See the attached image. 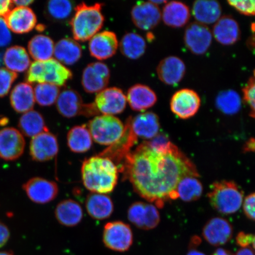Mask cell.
<instances>
[{"label": "cell", "instance_id": "obj_15", "mask_svg": "<svg viewBox=\"0 0 255 255\" xmlns=\"http://www.w3.org/2000/svg\"><path fill=\"white\" fill-rule=\"evenodd\" d=\"M212 38L209 28L197 22L188 25L185 31V44L191 52L197 55H203L208 50Z\"/></svg>", "mask_w": 255, "mask_h": 255}, {"label": "cell", "instance_id": "obj_29", "mask_svg": "<svg viewBox=\"0 0 255 255\" xmlns=\"http://www.w3.org/2000/svg\"><path fill=\"white\" fill-rule=\"evenodd\" d=\"M55 216L60 224L67 227H73L81 222L84 212L78 202L68 199L62 201L57 205Z\"/></svg>", "mask_w": 255, "mask_h": 255}, {"label": "cell", "instance_id": "obj_8", "mask_svg": "<svg viewBox=\"0 0 255 255\" xmlns=\"http://www.w3.org/2000/svg\"><path fill=\"white\" fill-rule=\"evenodd\" d=\"M123 134L118 141L99 154V156L111 159L116 165L119 170L123 166L125 159L131 151L130 149L138 141V138L130 128L129 121L127 119Z\"/></svg>", "mask_w": 255, "mask_h": 255}, {"label": "cell", "instance_id": "obj_18", "mask_svg": "<svg viewBox=\"0 0 255 255\" xmlns=\"http://www.w3.org/2000/svg\"><path fill=\"white\" fill-rule=\"evenodd\" d=\"M119 46L116 33L113 31H104L91 38L89 43V50L94 58L103 60L115 55Z\"/></svg>", "mask_w": 255, "mask_h": 255}, {"label": "cell", "instance_id": "obj_11", "mask_svg": "<svg viewBox=\"0 0 255 255\" xmlns=\"http://www.w3.org/2000/svg\"><path fill=\"white\" fill-rule=\"evenodd\" d=\"M127 102L126 96L121 89L112 87L99 92L94 104L99 113L114 116L125 110Z\"/></svg>", "mask_w": 255, "mask_h": 255}, {"label": "cell", "instance_id": "obj_40", "mask_svg": "<svg viewBox=\"0 0 255 255\" xmlns=\"http://www.w3.org/2000/svg\"><path fill=\"white\" fill-rule=\"evenodd\" d=\"M35 101L42 107L51 106L56 103L60 94L59 87L46 84H37L34 89Z\"/></svg>", "mask_w": 255, "mask_h": 255}, {"label": "cell", "instance_id": "obj_10", "mask_svg": "<svg viewBox=\"0 0 255 255\" xmlns=\"http://www.w3.org/2000/svg\"><path fill=\"white\" fill-rule=\"evenodd\" d=\"M25 146V139L20 130L12 127L0 130V158L14 161L23 154Z\"/></svg>", "mask_w": 255, "mask_h": 255}, {"label": "cell", "instance_id": "obj_19", "mask_svg": "<svg viewBox=\"0 0 255 255\" xmlns=\"http://www.w3.org/2000/svg\"><path fill=\"white\" fill-rule=\"evenodd\" d=\"M9 30L16 34H25L33 30L37 24L34 11L28 7H17L4 17Z\"/></svg>", "mask_w": 255, "mask_h": 255}, {"label": "cell", "instance_id": "obj_31", "mask_svg": "<svg viewBox=\"0 0 255 255\" xmlns=\"http://www.w3.org/2000/svg\"><path fill=\"white\" fill-rule=\"evenodd\" d=\"M192 12L197 23L206 25L216 23L221 18L222 8L216 1L200 0L194 2Z\"/></svg>", "mask_w": 255, "mask_h": 255}, {"label": "cell", "instance_id": "obj_5", "mask_svg": "<svg viewBox=\"0 0 255 255\" xmlns=\"http://www.w3.org/2000/svg\"><path fill=\"white\" fill-rule=\"evenodd\" d=\"M208 197L210 204L217 211L223 215H230L241 208L244 193L233 181H216L210 187Z\"/></svg>", "mask_w": 255, "mask_h": 255}, {"label": "cell", "instance_id": "obj_22", "mask_svg": "<svg viewBox=\"0 0 255 255\" xmlns=\"http://www.w3.org/2000/svg\"><path fill=\"white\" fill-rule=\"evenodd\" d=\"M159 80L167 85H175L183 79L186 66L183 60L176 56H169L162 60L157 66Z\"/></svg>", "mask_w": 255, "mask_h": 255}, {"label": "cell", "instance_id": "obj_16", "mask_svg": "<svg viewBox=\"0 0 255 255\" xmlns=\"http://www.w3.org/2000/svg\"><path fill=\"white\" fill-rule=\"evenodd\" d=\"M59 151L56 136L49 131L33 137L30 144V154L34 161H50L56 157Z\"/></svg>", "mask_w": 255, "mask_h": 255}, {"label": "cell", "instance_id": "obj_12", "mask_svg": "<svg viewBox=\"0 0 255 255\" xmlns=\"http://www.w3.org/2000/svg\"><path fill=\"white\" fill-rule=\"evenodd\" d=\"M201 105L200 98L195 91L183 89L175 92L171 98L170 108L181 119H189L195 116Z\"/></svg>", "mask_w": 255, "mask_h": 255}, {"label": "cell", "instance_id": "obj_6", "mask_svg": "<svg viewBox=\"0 0 255 255\" xmlns=\"http://www.w3.org/2000/svg\"><path fill=\"white\" fill-rule=\"evenodd\" d=\"M88 128L96 142L110 146L123 135L125 126L116 117L103 115L89 121Z\"/></svg>", "mask_w": 255, "mask_h": 255}, {"label": "cell", "instance_id": "obj_27", "mask_svg": "<svg viewBox=\"0 0 255 255\" xmlns=\"http://www.w3.org/2000/svg\"><path fill=\"white\" fill-rule=\"evenodd\" d=\"M190 18V9L179 1L167 2L161 12L164 23L171 27L180 28L186 25Z\"/></svg>", "mask_w": 255, "mask_h": 255}, {"label": "cell", "instance_id": "obj_3", "mask_svg": "<svg viewBox=\"0 0 255 255\" xmlns=\"http://www.w3.org/2000/svg\"><path fill=\"white\" fill-rule=\"evenodd\" d=\"M103 4L88 5L83 2L75 8L71 21L73 37L76 41L90 40L103 27L105 17L102 12Z\"/></svg>", "mask_w": 255, "mask_h": 255}, {"label": "cell", "instance_id": "obj_13", "mask_svg": "<svg viewBox=\"0 0 255 255\" xmlns=\"http://www.w3.org/2000/svg\"><path fill=\"white\" fill-rule=\"evenodd\" d=\"M128 218L136 228L151 230L158 226L160 216L156 207L151 204L135 202L128 210Z\"/></svg>", "mask_w": 255, "mask_h": 255}, {"label": "cell", "instance_id": "obj_30", "mask_svg": "<svg viewBox=\"0 0 255 255\" xmlns=\"http://www.w3.org/2000/svg\"><path fill=\"white\" fill-rule=\"evenodd\" d=\"M86 208L92 218L104 220L113 214L114 204L110 197L105 194L92 193L86 200Z\"/></svg>", "mask_w": 255, "mask_h": 255}, {"label": "cell", "instance_id": "obj_21", "mask_svg": "<svg viewBox=\"0 0 255 255\" xmlns=\"http://www.w3.org/2000/svg\"><path fill=\"white\" fill-rule=\"evenodd\" d=\"M130 128L137 138L152 139L158 134L159 118L154 113L147 112L133 118H128Z\"/></svg>", "mask_w": 255, "mask_h": 255}, {"label": "cell", "instance_id": "obj_38", "mask_svg": "<svg viewBox=\"0 0 255 255\" xmlns=\"http://www.w3.org/2000/svg\"><path fill=\"white\" fill-rule=\"evenodd\" d=\"M75 8L68 0H51L46 5V15L53 21L62 22L71 17Z\"/></svg>", "mask_w": 255, "mask_h": 255}, {"label": "cell", "instance_id": "obj_35", "mask_svg": "<svg viewBox=\"0 0 255 255\" xmlns=\"http://www.w3.org/2000/svg\"><path fill=\"white\" fill-rule=\"evenodd\" d=\"M92 140L91 133L85 125L73 127L67 135L69 149L76 153L88 151L92 147Z\"/></svg>", "mask_w": 255, "mask_h": 255}, {"label": "cell", "instance_id": "obj_34", "mask_svg": "<svg viewBox=\"0 0 255 255\" xmlns=\"http://www.w3.org/2000/svg\"><path fill=\"white\" fill-rule=\"evenodd\" d=\"M18 127L22 134L32 138L41 133L49 131L43 116L39 112L33 110L24 113L20 117Z\"/></svg>", "mask_w": 255, "mask_h": 255}, {"label": "cell", "instance_id": "obj_7", "mask_svg": "<svg viewBox=\"0 0 255 255\" xmlns=\"http://www.w3.org/2000/svg\"><path fill=\"white\" fill-rule=\"evenodd\" d=\"M103 242L105 247L114 251L124 253L129 250L133 244V234L129 225L117 221L105 226Z\"/></svg>", "mask_w": 255, "mask_h": 255}, {"label": "cell", "instance_id": "obj_2", "mask_svg": "<svg viewBox=\"0 0 255 255\" xmlns=\"http://www.w3.org/2000/svg\"><path fill=\"white\" fill-rule=\"evenodd\" d=\"M83 183L93 193H110L119 179V169L110 159L94 156L86 159L81 168Z\"/></svg>", "mask_w": 255, "mask_h": 255}, {"label": "cell", "instance_id": "obj_28", "mask_svg": "<svg viewBox=\"0 0 255 255\" xmlns=\"http://www.w3.org/2000/svg\"><path fill=\"white\" fill-rule=\"evenodd\" d=\"M82 49L77 41L72 38H63L55 45L54 56L63 65H72L81 58Z\"/></svg>", "mask_w": 255, "mask_h": 255}, {"label": "cell", "instance_id": "obj_55", "mask_svg": "<svg viewBox=\"0 0 255 255\" xmlns=\"http://www.w3.org/2000/svg\"><path fill=\"white\" fill-rule=\"evenodd\" d=\"M0 255H14L11 252L9 251H1L0 252Z\"/></svg>", "mask_w": 255, "mask_h": 255}, {"label": "cell", "instance_id": "obj_44", "mask_svg": "<svg viewBox=\"0 0 255 255\" xmlns=\"http://www.w3.org/2000/svg\"><path fill=\"white\" fill-rule=\"evenodd\" d=\"M12 36L4 17H0V47H4L11 43Z\"/></svg>", "mask_w": 255, "mask_h": 255}, {"label": "cell", "instance_id": "obj_53", "mask_svg": "<svg viewBox=\"0 0 255 255\" xmlns=\"http://www.w3.org/2000/svg\"><path fill=\"white\" fill-rule=\"evenodd\" d=\"M190 250L189 253L186 255H206L205 254L202 253V252L197 251L196 248H190Z\"/></svg>", "mask_w": 255, "mask_h": 255}, {"label": "cell", "instance_id": "obj_1", "mask_svg": "<svg viewBox=\"0 0 255 255\" xmlns=\"http://www.w3.org/2000/svg\"><path fill=\"white\" fill-rule=\"evenodd\" d=\"M120 171L137 194L159 208L167 201L178 199L177 187L183 178L199 177L195 165L177 146L159 152L147 141L128 154Z\"/></svg>", "mask_w": 255, "mask_h": 255}, {"label": "cell", "instance_id": "obj_24", "mask_svg": "<svg viewBox=\"0 0 255 255\" xmlns=\"http://www.w3.org/2000/svg\"><path fill=\"white\" fill-rule=\"evenodd\" d=\"M127 101L131 109L135 111H144L154 106L157 97L155 92L148 86L136 84L127 92Z\"/></svg>", "mask_w": 255, "mask_h": 255}, {"label": "cell", "instance_id": "obj_49", "mask_svg": "<svg viewBox=\"0 0 255 255\" xmlns=\"http://www.w3.org/2000/svg\"><path fill=\"white\" fill-rule=\"evenodd\" d=\"M244 150L245 152H255V138H251L246 142Z\"/></svg>", "mask_w": 255, "mask_h": 255}, {"label": "cell", "instance_id": "obj_43", "mask_svg": "<svg viewBox=\"0 0 255 255\" xmlns=\"http://www.w3.org/2000/svg\"><path fill=\"white\" fill-rule=\"evenodd\" d=\"M228 3L242 14L255 15V0L228 1Z\"/></svg>", "mask_w": 255, "mask_h": 255}, {"label": "cell", "instance_id": "obj_57", "mask_svg": "<svg viewBox=\"0 0 255 255\" xmlns=\"http://www.w3.org/2000/svg\"><path fill=\"white\" fill-rule=\"evenodd\" d=\"M2 62V57L1 53H0V65H1Z\"/></svg>", "mask_w": 255, "mask_h": 255}, {"label": "cell", "instance_id": "obj_41", "mask_svg": "<svg viewBox=\"0 0 255 255\" xmlns=\"http://www.w3.org/2000/svg\"><path fill=\"white\" fill-rule=\"evenodd\" d=\"M17 78V73L9 71L7 68H0V98L4 97L9 93Z\"/></svg>", "mask_w": 255, "mask_h": 255}, {"label": "cell", "instance_id": "obj_25", "mask_svg": "<svg viewBox=\"0 0 255 255\" xmlns=\"http://www.w3.org/2000/svg\"><path fill=\"white\" fill-rule=\"evenodd\" d=\"M213 34L219 43L226 46L232 45L240 38V28L234 18L230 16H224L215 23Z\"/></svg>", "mask_w": 255, "mask_h": 255}, {"label": "cell", "instance_id": "obj_45", "mask_svg": "<svg viewBox=\"0 0 255 255\" xmlns=\"http://www.w3.org/2000/svg\"><path fill=\"white\" fill-rule=\"evenodd\" d=\"M244 210L249 219L255 221V193L250 194L245 198Z\"/></svg>", "mask_w": 255, "mask_h": 255}, {"label": "cell", "instance_id": "obj_26", "mask_svg": "<svg viewBox=\"0 0 255 255\" xmlns=\"http://www.w3.org/2000/svg\"><path fill=\"white\" fill-rule=\"evenodd\" d=\"M12 108L17 113H26L33 110L35 104L34 89L28 83H20L12 89L10 97Z\"/></svg>", "mask_w": 255, "mask_h": 255}, {"label": "cell", "instance_id": "obj_9", "mask_svg": "<svg viewBox=\"0 0 255 255\" xmlns=\"http://www.w3.org/2000/svg\"><path fill=\"white\" fill-rule=\"evenodd\" d=\"M110 75L106 64L100 62L89 64L82 73V87L88 93H99L107 88Z\"/></svg>", "mask_w": 255, "mask_h": 255}, {"label": "cell", "instance_id": "obj_50", "mask_svg": "<svg viewBox=\"0 0 255 255\" xmlns=\"http://www.w3.org/2000/svg\"><path fill=\"white\" fill-rule=\"evenodd\" d=\"M12 4H15L17 7H28L32 3L34 2L33 0H17V1H12Z\"/></svg>", "mask_w": 255, "mask_h": 255}, {"label": "cell", "instance_id": "obj_48", "mask_svg": "<svg viewBox=\"0 0 255 255\" xmlns=\"http://www.w3.org/2000/svg\"><path fill=\"white\" fill-rule=\"evenodd\" d=\"M12 5L13 4H12V1L0 0V17H4L11 10Z\"/></svg>", "mask_w": 255, "mask_h": 255}, {"label": "cell", "instance_id": "obj_32", "mask_svg": "<svg viewBox=\"0 0 255 255\" xmlns=\"http://www.w3.org/2000/svg\"><path fill=\"white\" fill-rule=\"evenodd\" d=\"M3 62L6 68L13 72H24L31 65L29 55L25 48L14 46L6 50Z\"/></svg>", "mask_w": 255, "mask_h": 255}, {"label": "cell", "instance_id": "obj_46", "mask_svg": "<svg viewBox=\"0 0 255 255\" xmlns=\"http://www.w3.org/2000/svg\"><path fill=\"white\" fill-rule=\"evenodd\" d=\"M254 235L240 232L237 237V244L242 248H249L253 244Z\"/></svg>", "mask_w": 255, "mask_h": 255}, {"label": "cell", "instance_id": "obj_23", "mask_svg": "<svg viewBox=\"0 0 255 255\" xmlns=\"http://www.w3.org/2000/svg\"><path fill=\"white\" fill-rule=\"evenodd\" d=\"M56 103L57 111L67 119L84 114L85 104L81 96L73 89H65L60 92Z\"/></svg>", "mask_w": 255, "mask_h": 255}, {"label": "cell", "instance_id": "obj_20", "mask_svg": "<svg viewBox=\"0 0 255 255\" xmlns=\"http://www.w3.org/2000/svg\"><path fill=\"white\" fill-rule=\"evenodd\" d=\"M233 228L227 220L213 218L206 223L203 230V238L213 246H221L228 243L233 236Z\"/></svg>", "mask_w": 255, "mask_h": 255}, {"label": "cell", "instance_id": "obj_14", "mask_svg": "<svg viewBox=\"0 0 255 255\" xmlns=\"http://www.w3.org/2000/svg\"><path fill=\"white\" fill-rule=\"evenodd\" d=\"M23 190L32 202L46 204L55 199L59 193L56 183L41 177H34L23 186Z\"/></svg>", "mask_w": 255, "mask_h": 255}, {"label": "cell", "instance_id": "obj_42", "mask_svg": "<svg viewBox=\"0 0 255 255\" xmlns=\"http://www.w3.org/2000/svg\"><path fill=\"white\" fill-rule=\"evenodd\" d=\"M244 99L251 110V116L255 118V75L243 89Z\"/></svg>", "mask_w": 255, "mask_h": 255}, {"label": "cell", "instance_id": "obj_4", "mask_svg": "<svg viewBox=\"0 0 255 255\" xmlns=\"http://www.w3.org/2000/svg\"><path fill=\"white\" fill-rule=\"evenodd\" d=\"M71 70L55 59L46 61H35L28 68L26 74L28 84H50L62 87L72 78Z\"/></svg>", "mask_w": 255, "mask_h": 255}, {"label": "cell", "instance_id": "obj_47", "mask_svg": "<svg viewBox=\"0 0 255 255\" xmlns=\"http://www.w3.org/2000/svg\"><path fill=\"white\" fill-rule=\"evenodd\" d=\"M10 233L7 226L0 222V248L7 243Z\"/></svg>", "mask_w": 255, "mask_h": 255}, {"label": "cell", "instance_id": "obj_56", "mask_svg": "<svg viewBox=\"0 0 255 255\" xmlns=\"http://www.w3.org/2000/svg\"><path fill=\"white\" fill-rule=\"evenodd\" d=\"M252 245H253V247L255 251V235H254L253 244H252Z\"/></svg>", "mask_w": 255, "mask_h": 255}, {"label": "cell", "instance_id": "obj_17", "mask_svg": "<svg viewBox=\"0 0 255 255\" xmlns=\"http://www.w3.org/2000/svg\"><path fill=\"white\" fill-rule=\"evenodd\" d=\"M133 24L139 29L148 31L159 24L161 19V11L158 6L151 1H139L133 6L131 10Z\"/></svg>", "mask_w": 255, "mask_h": 255}, {"label": "cell", "instance_id": "obj_54", "mask_svg": "<svg viewBox=\"0 0 255 255\" xmlns=\"http://www.w3.org/2000/svg\"><path fill=\"white\" fill-rule=\"evenodd\" d=\"M150 1L152 3H153V4H154L155 5H157V6L158 5L163 4V3H165V4H166V3L167 2V1Z\"/></svg>", "mask_w": 255, "mask_h": 255}, {"label": "cell", "instance_id": "obj_52", "mask_svg": "<svg viewBox=\"0 0 255 255\" xmlns=\"http://www.w3.org/2000/svg\"><path fill=\"white\" fill-rule=\"evenodd\" d=\"M212 255H235L231 251L223 248H219Z\"/></svg>", "mask_w": 255, "mask_h": 255}, {"label": "cell", "instance_id": "obj_36", "mask_svg": "<svg viewBox=\"0 0 255 255\" xmlns=\"http://www.w3.org/2000/svg\"><path fill=\"white\" fill-rule=\"evenodd\" d=\"M146 41L139 34L128 33L124 35L120 43L121 53L130 59H138L144 54L146 50Z\"/></svg>", "mask_w": 255, "mask_h": 255}, {"label": "cell", "instance_id": "obj_33", "mask_svg": "<svg viewBox=\"0 0 255 255\" xmlns=\"http://www.w3.org/2000/svg\"><path fill=\"white\" fill-rule=\"evenodd\" d=\"M55 45L50 37L38 34L28 42V50L32 58L36 61H46L52 59Z\"/></svg>", "mask_w": 255, "mask_h": 255}, {"label": "cell", "instance_id": "obj_39", "mask_svg": "<svg viewBox=\"0 0 255 255\" xmlns=\"http://www.w3.org/2000/svg\"><path fill=\"white\" fill-rule=\"evenodd\" d=\"M216 105L218 109L223 114L234 115L238 113L241 110V98L234 90L223 91L217 97Z\"/></svg>", "mask_w": 255, "mask_h": 255}, {"label": "cell", "instance_id": "obj_37", "mask_svg": "<svg viewBox=\"0 0 255 255\" xmlns=\"http://www.w3.org/2000/svg\"><path fill=\"white\" fill-rule=\"evenodd\" d=\"M203 186L196 177H186L178 183L176 189L178 198L190 202L198 200L203 193Z\"/></svg>", "mask_w": 255, "mask_h": 255}, {"label": "cell", "instance_id": "obj_51", "mask_svg": "<svg viewBox=\"0 0 255 255\" xmlns=\"http://www.w3.org/2000/svg\"><path fill=\"white\" fill-rule=\"evenodd\" d=\"M236 255H255V253L250 248H245L240 249Z\"/></svg>", "mask_w": 255, "mask_h": 255}]
</instances>
